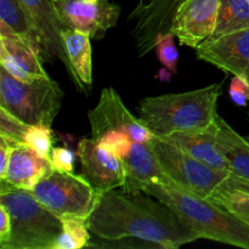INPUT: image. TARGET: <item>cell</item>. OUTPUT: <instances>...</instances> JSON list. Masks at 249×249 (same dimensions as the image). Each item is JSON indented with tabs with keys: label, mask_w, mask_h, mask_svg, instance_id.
<instances>
[{
	"label": "cell",
	"mask_w": 249,
	"mask_h": 249,
	"mask_svg": "<svg viewBox=\"0 0 249 249\" xmlns=\"http://www.w3.org/2000/svg\"><path fill=\"white\" fill-rule=\"evenodd\" d=\"M88 228L99 240L147 241L162 249L179 248L201 240L168 206L143 191L123 187L99 192Z\"/></svg>",
	"instance_id": "obj_1"
},
{
	"label": "cell",
	"mask_w": 249,
	"mask_h": 249,
	"mask_svg": "<svg viewBox=\"0 0 249 249\" xmlns=\"http://www.w3.org/2000/svg\"><path fill=\"white\" fill-rule=\"evenodd\" d=\"M223 83L180 94L145 97L139 102V118L155 135L195 133L209 128L219 116L218 100Z\"/></svg>",
	"instance_id": "obj_2"
},
{
	"label": "cell",
	"mask_w": 249,
	"mask_h": 249,
	"mask_svg": "<svg viewBox=\"0 0 249 249\" xmlns=\"http://www.w3.org/2000/svg\"><path fill=\"white\" fill-rule=\"evenodd\" d=\"M143 192L169 207L201 238L249 249V224L215 202L169 185H150Z\"/></svg>",
	"instance_id": "obj_3"
},
{
	"label": "cell",
	"mask_w": 249,
	"mask_h": 249,
	"mask_svg": "<svg viewBox=\"0 0 249 249\" xmlns=\"http://www.w3.org/2000/svg\"><path fill=\"white\" fill-rule=\"evenodd\" d=\"M0 204L11 219V233L1 249H53L62 232V219L31 191L1 182Z\"/></svg>",
	"instance_id": "obj_4"
},
{
	"label": "cell",
	"mask_w": 249,
	"mask_h": 249,
	"mask_svg": "<svg viewBox=\"0 0 249 249\" xmlns=\"http://www.w3.org/2000/svg\"><path fill=\"white\" fill-rule=\"evenodd\" d=\"M62 99V89L50 77L23 82L0 67V107L28 125L50 128Z\"/></svg>",
	"instance_id": "obj_5"
},
{
	"label": "cell",
	"mask_w": 249,
	"mask_h": 249,
	"mask_svg": "<svg viewBox=\"0 0 249 249\" xmlns=\"http://www.w3.org/2000/svg\"><path fill=\"white\" fill-rule=\"evenodd\" d=\"M31 192L61 219H88L99 196V191L82 174L58 170H53Z\"/></svg>",
	"instance_id": "obj_6"
},
{
	"label": "cell",
	"mask_w": 249,
	"mask_h": 249,
	"mask_svg": "<svg viewBox=\"0 0 249 249\" xmlns=\"http://www.w3.org/2000/svg\"><path fill=\"white\" fill-rule=\"evenodd\" d=\"M150 143L163 169L174 181L175 186L201 197L207 198L211 196L212 192L218 189L230 175L204 164L164 138L155 135Z\"/></svg>",
	"instance_id": "obj_7"
},
{
	"label": "cell",
	"mask_w": 249,
	"mask_h": 249,
	"mask_svg": "<svg viewBox=\"0 0 249 249\" xmlns=\"http://www.w3.org/2000/svg\"><path fill=\"white\" fill-rule=\"evenodd\" d=\"M18 1L28 15L32 26L38 36L41 58L45 61H60L77 90L88 94V90L75 74L66 53L62 36V32L66 27L58 17L53 0H18Z\"/></svg>",
	"instance_id": "obj_8"
},
{
	"label": "cell",
	"mask_w": 249,
	"mask_h": 249,
	"mask_svg": "<svg viewBox=\"0 0 249 249\" xmlns=\"http://www.w3.org/2000/svg\"><path fill=\"white\" fill-rule=\"evenodd\" d=\"M91 139L99 140L104 134L117 130L128 134L134 142H150L155 134L139 117L134 116L113 88H105L99 102L88 112Z\"/></svg>",
	"instance_id": "obj_9"
},
{
	"label": "cell",
	"mask_w": 249,
	"mask_h": 249,
	"mask_svg": "<svg viewBox=\"0 0 249 249\" xmlns=\"http://www.w3.org/2000/svg\"><path fill=\"white\" fill-rule=\"evenodd\" d=\"M53 4L63 26L95 40L104 38L121 15V6L109 0H53Z\"/></svg>",
	"instance_id": "obj_10"
},
{
	"label": "cell",
	"mask_w": 249,
	"mask_h": 249,
	"mask_svg": "<svg viewBox=\"0 0 249 249\" xmlns=\"http://www.w3.org/2000/svg\"><path fill=\"white\" fill-rule=\"evenodd\" d=\"M185 0H143L129 16L135 21L133 36L136 53L143 57L155 49L158 39L170 32L173 17Z\"/></svg>",
	"instance_id": "obj_11"
},
{
	"label": "cell",
	"mask_w": 249,
	"mask_h": 249,
	"mask_svg": "<svg viewBox=\"0 0 249 249\" xmlns=\"http://www.w3.org/2000/svg\"><path fill=\"white\" fill-rule=\"evenodd\" d=\"M220 0H185L173 17L170 33L181 45L196 49L216 29Z\"/></svg>",
	"instance_id": "obj_12"
},
{
	"label": "cell",
	"mask_w": 249,
	"mask_h": 249,
	"mask_svg": "<svg viewBox=\"0 0 249 249\" xmlns=\"http://www.w3.org/2000/svg\"><path fill=\"white\" fill-rule=\"evenodd\" d=\"M196 55L249 83V28L211 36L197 46Z\"/></svg>",
	"instance_id": "obj_13"
},
{
	"label": "cell",
	"mask_w": 249,
	"mask_h": 249,
	"mask_svg": "<svg viewBox=\"0 0 249 249\" xmlns=\"http://www.w3.org/2000/svg\"><path fill=\"white\" fill-rule=\"evenodd\" d=\"M82 175L99 192L123 187L125 167L122 158L101 147L94 139H82L78 143Z\"/></svg>",
	"instance_id": "obj_14"
},
{
	"label": "cell",
	"mask_w": 249,
	"mask_h": 249,
	"mask_svg": "<svg viewBox=\"0 0 249 249\" xmlns=\"http://www.w3.org/2000/svg\"><path fill=\"white\" fill-rule=\"evenodd\" d=\"M150 142H134L131 150L123 158L125 167L123 189L126 191H143L150 185L175 186L174 181L163 169Z\"/></svg>",
	"instance_id": "obj_15"
},
{
	"label": "cell",
	"mask_w": 249,
	"mask_h": 249,
	"mask_svg": "<svg viewBox=\"0 0 249 249\" xmlns=\"http://www.w3.org/2000/svg\"><path fill=\"white\" fill-rule=\"evenodd\" d=\"M40 53L16 36H0V67L23 82L49 77Z\"/></svg>",
	"instance_id": "obj_16"
},
{
	"label": "cell",
	"mask_w": 249,
	"mask_h": 249,
	"mask_svg": "<svg viewBox=\"0 0 249 249\" xmlns=\"http://www.w3.org/2000/svg\"><path fill=\"white\" fill-rule=\"evenodd\" d=\"M53 170L50 160L39 156L24 143L15 146L7 163L2 184L32 191L36 184Z\"/></svg>",
	"instance_id": "obj_17"
},
{
	"label": "cell",
	"mask_w": 249,
	"mask_h": 249,
	"mask_svg": "<svg viewBox=\"0 0 249 249\" xmlns=\"http://www.w3.org/2000/svg\"><path fill=\"white\" fill-rule=\"evenodd\" d=\"M164 139L179 146L180 148L213 169L231 174L230 162L218 140L216 119L209 128L204 130L195 131V133H175L165 136Z\"/></svg>",
	"instance_id": "obj_18"
},
{
	"label": "cell",
	"mask_w": 249,
	"mask_h": 249,
	"mask_svg": "<svg viewBox=\"0 0 249 249\" xmlns=\"http://www.w3.org/2000/svg\"><path fill=\"white\" fill-rule=\"evenodd\" d=\"M216 124L219 143L230 162L231 174L249 180V141L220 116L216 117Z\"/></svg>",
	"instance_id": "obj_19"
},
{
	"label": "cell",
	"mask_w": 249,
	"mask_h": 249,
	"mask_svg": "<svg viewBox=\"0 0 249 249\" xmlns=\"http://www.w3.org/2000/svg\"><path fill=\"white\" fill-rule=\"evenodd\" d=\"M62 36L66 53L75 74L90 91L92 85V51L90 43L91 39L87 34L67 27L63 29Z\"/></svg>",
	"instance_id": "obj_20"
},
{
	"label": "cell",
	"mask_w": 249,
	"mask_h": 249,
	"mask_svg": "<svg viewBox=\"0 0 249 249\" xmlns=\"http://www.w3.org/2000/svg\"><path fill=\"white\" fill-rule=\"evenodd\" d=\"M0 36H16L40 53L38 36L18 0H0Z\"/></svg>",
	"instance_id": "obj_21"
},
{
	"label": "cell",
	"mask_w": 249,
	"mask_h": 249,
	"mask_svg": "<svg viewBox=\"0 0 249 249\" xmlns=\"http://www.w3.org/2000/svg\"><path fill=\"white\" fill-rule=\"evenodd\" d=\"M245 28H249V0H220L218 24L213 36Z\"/></svg>",
	"instance_id": "obj_22"
},
{
	"label": "cell",
	"mask_w": 249,
	"mask_h": 249,
	"mask_svg": "<svg viewBox=\"0 0 249 249\" xmlns=\"http://www.w3.org/2000/svg\"><path fill=\"white\" fill-rule=\"evenodd\" d=\"M62 232L55 242L53 249H79L88 247L90 242V230L88 219H62Z\"/></svg>",
	"instance_id": "obj_23"
},
{
	"label": "cell",
	"mask_w": 249,
	"mask_h": 249,
	"mask_svg": "<svg viewBox=\"0 0 249 249\" xmlns=\"http://www.w3.org/2000/svg\"><path fill=\"white\" fill-rule=\"evenodd\" d=\"M211 201L215 202L219 206L224 207L238 216L240 219L245 220L249 224V194L248 192L241 191L237 189H231V187L219 186L214 190L211 196L207 197Z\"/></svg>",
	"instance_id": "obj_24"
},
{
	"label": "cell",
	"mask_w": 249,
	"mask_h": 249,
	"mask_svg": "<svg viewBox=\"0 0 249 249\" xmlns=\"http://www.w3.org/2000/svg\"><path fill=\"white\" fill-rule=\"evenodd\" d=\"M24 145L36 151L39 156L50 160L53 150V136L49 126L31 125L24 138Z\"/></svg>",
	"instance_id": "obj_25"
},
{
	"label": "cell",
	"mask_w": 249,
	"mask_h": 249,
	"mask_svg": "<svg viewBox=\"0 0 249 249\" xmlns=\"http://www.w3.org/2000/svg\"><path fill=\"white\" fill-rule=\"evenodd\" d=\"M29 126L31 125L0 107V135L6 136L16 145H19L24 143V138Z\"/></svg>",
	"instance_id": "obj_26"
},
{
	"label": "cell",
	"mask_w": 249,
	"mask_h": 249,
	"mask_svg": "<svg viewBox=\"0 0 249 249\" xmlns=\"http://www.w3.org/2000/svg\"><path fill=\"white\" fill-rule=\"evenodd\" d=\"M96 142L101 147L106 148L107 151H109L113 155H116L117 157L123 160L128 155L129 151L131 150L134 141L131 140L128 134L123 133V131L112 130L104 134L99 140H96Z\"/></svg>",
	"instance_id": "obj_27"
},
{
	"label": "cell",
	"mask_w": 249,
	"mask_h": 249,
	"mask_svg": "<svg viewBox=\"0 0 249 249\" xmlns=\"http://www.w3.org/2000/svg\"><path fill=\"white\" fill-rule=\"evenodd\" d=\"M174 38V34L168 32L167 34H164V36L158 39L157 44L155 46V50L160 63L165 68H168L170 72L177 73L179 53H178V49L175 48Z\"/></svg>",
	"instance_id": "obj_28"
},
{
	"label": "cell",
	"mask_w": 249,
	"mask_h": 249,
	"mask_svg": "<svg viewBox=\"0 0 249 249\" xmlns=\"http://www.w3.org/2000/svg\"><path fill=\"white\" fill-rule=\"evenodd\" d=\"M50 162L53 170L73 172L74 170V153L67 147H53Z\"/></svg>",
	"instance_id": "obj_29"
},
{
	"label": "cell",
	"mask_w": 249,
	"mask_h": 249,
	"mask_svg": "<svg viewBox=\"0 0 249 249\" xmlns=\"http://www.w3.org/2000/svg\"><path fill=\"white\" fill-rule=\"evenodd\" d=\"M229 95L235 104L246 106L249 101V83L243 78L233 75L229 88Z\"/></svg>",
	"instance_id": "obj_30"
},
{
	"label": "cell",
	"mask_w": 249,
	"mask_h": 249,
	"mask_svg": "<svg viewBox=\"0 0 249 249\" xmlns=\"http://www.w3.org/2000/svg\"><path fill=\"white\" fill-rule=\"evenodd\" d=\"M15 146H17L14 141L4 135H0V178L4 177L6 172L7 163H9L10 156Z\"/></svg>",
	"instance_id": "obj_31"
},
{
	"label": "cell",
	"mask_w": 249,
	"mask_h": 249,
	"mask_svg": "<svg viewBox=\"0 0 249 249\" xmlns=\"http://www.w3.org/2000/svg\"><path fill=\"white\" fill-rule=\"evenodd\" d=\"M10 233H11V219L5 207L0 204V248L4 247L5 243L7 242Z\"/></svg>",
	"instance_id": "obj_32"
},
{
	"label": "cell",
	"mask_w": 249,
	"mask_h": 249,
	"mask_svg": "<svg viewBox=\"0 0 249 249\" xmlns=\"http://www.w3.org/2000/svg\"><path fill=\"white\" fill-rule=\"evenodd\" d=\"M221 186L225 187H231V189H237L241 191L248 192L249 194V180L242 179V178H238L236 175L230 174L225 179V181L221 184Z\"/></svg>",
	"instance_id": "obj_33"
},
{
	"label": "cell",
	"mask_w": 249,
	"mask_h": 249,
	"mask_svg": "<svg viewBox=\"0 0 249 249\" xmlns=\"http://www.w3.org/2000/svg\"><path fill=\"white\" fill-rule=\"evenodd\" d=\"M85 1H96V0H85Z\"/></svg>",
	"instance_id": "obj_34"
},
{
	"label": "cell",
	"mask_w": 249,
	"mask_h": 249,
	"mask_svg": "<svg viewBox=\"0 0 249 249\" xmlns=\"http://www.w3.org/2000/svg\"><path fill=\"white\" fill-rule=\"evenodd\" d=\"M140 1H143V0H139V2H140Z\"/></svg>",
	"instance_id": "obj_35"
}]
</instances>
